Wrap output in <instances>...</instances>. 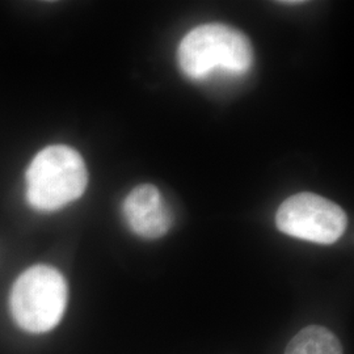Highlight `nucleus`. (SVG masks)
I'll list each match as a JSON object with an SVG mask.
<instances>
[{"mask_svg": "<svg viewBox=\"0 0 354 354\" xmlns=\"http://www.w3.org/2000/svg\"><path fill=\"white\" fill-rule=\"evenodd\" d=\"M285 354H342V342L329 329L308 326L291 339Z\"/></svg>", "mask_w": 354, "mask_h": 354, "instance_id": "nucleus-6", "label": "nucleus"}, {"mask_svg": "<svg viewBox=\"0 0 354 354\" xmlns=\"http://www.w3.org/2000/svg\"><path fill=\"white\" fill-rule=\"evenodd\" d=\"M276 225L281 232L317 244H333L348 226V218L339 205L314 193H299L279 206Z\"/></svg>", "mask_w": 354, "mask_h": 354, "instance_id": "nucleus-4", "label": "nucleus"}, {"mask_svg": "<svg viewBox=\"0 0 354 354\" xmlns=\"http://www.w3.org/2000/svg\"><path fill=\"white\" fill-rule=\"evenodd\" d=\"M68 288L54 266L38 264L24 270L13 282L10 310L15 323L28 333H46L62 320Z\"/></svg>", "mask_w": 354, "mask_h": 354, "instance_id": "nucleus-3", "label": "nucleus"}, {"mask_svg": "<svg viewBox=\"0 0 354 354\" xmlns=\"http://www.w3.org/2000/svg\"><path fill=\"white\" fill-rule=\"evenodd\" d=\"M177 62L181 73L194 82L235 80L252 68V45L232 26L205 24L183 38Z\"/></svg>", "mask_w": 354, "mask_h": 354, "instance_id": "nucleus-1", "label": "nucleus"}, {"mask_svg": "<svg viewBox=\"0 0 354 354\" xmlns=\"http://www.w3.org/2000/svg\"><path fill=\"white\" fill-rule=\"evenodd\" d=\"M122 213L129 228L143 239L165 236L174 222V215L160 190L151 184L138 185L127 194Z\"/></svg>", "mask_w": 354, "mask_h": 354, "instance_id": "nucleus-5", "label": "nucleus"}, {"mask_svg": "<svg viewBox=\"0 0 354 354\" xmlns=\"http://www.w3.org/2000/svg\"><path fill=\"white\" fill-rule=\"evenodd\" d=\"M26 201L37 212H57L83 196L88 171L80 153L66 145L38 152L26 172Z\"/></svg>", "mask_w": 354, "mask_h": 354, "instance_id": "nucleus-2", "label": "nucleus"}]
</instances>
